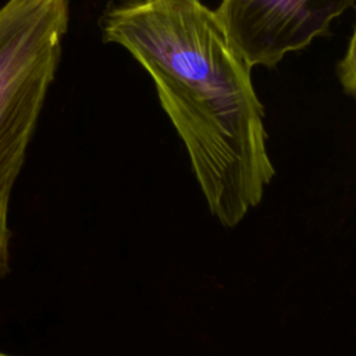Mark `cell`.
<instances>
[{
    "instance_id": "cell-1",
    "label": "cell",
    "mask_w": 356,
    "mask_h": 356,
    "mask_svg": "<svg viewBox=\"0 0 356 356\" xmlns=\"http://www.w3.org/2000/svg\"><path fill=\"white\" fill-rule=\"evenodd\" d=\"M102 32L147 71L210 211L235 227L261 200L274 167L252 65L216 13L200 0H129L106 11Z\"/></svg>"
},
{
    "instance_id": "cell-2",
    "label": "cell",
    "mask_w": 356,
    "mask_h": 356,
    "mask_svg": "<svg viewBox=\"0 0 356 356\" xmlns=\"http://www.w3.org/2000/svg\"><path fill=\"white\" fill-rule=\"evenodd\" d=\"M68 21V0H7L0 7V281L11 270V195L56 78Z\"/></svg>"
},
{
    "instance_id": "cell-3",
    "label": "cell",
    "mask_w": 356,
    "mask_h": 356,
    "mask_svg": "<svg viewBox=\"0 0 356 356\" xmlns=\"http://www.w3.org/2000/svg\"><path fill=\"white\" fill-rule=\"evenodd\" d=\"M355 0H221L214 10L228 39L252 65L275 67L309 46Z\"/></svg>"
},
{
    "instance_id": "cell-4",
    "label": "cell",
    "mask_w": 356,
    "mask_h": 356,
    "mask_svg": "<svg viewBox=\"0 0 356 356\" xmlns=\"http://www.w3.org/2000/svg\"><path fill=\"white\" fill-rule=\"evenodd\" d=\"M338 78L343 90L356 96V24L345 56L338 64Z\"/></svg>"
},
{
    "instance_id": "cell-5",
    "label": "cell",
    "mask_w": 356,
    "mask_h": 356,
    "mask_svg": "<svg viewBox=\"0 0 356 356\" xmlns=\"http://www.w3.org/2000/svg\"><path fill=\"white\" fill-rule=\"evenodd\" d=\"M0 356H18V355H13V353H8V352H4V350H0Z\"/></svg>"
}]
</instances>
